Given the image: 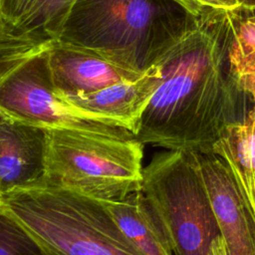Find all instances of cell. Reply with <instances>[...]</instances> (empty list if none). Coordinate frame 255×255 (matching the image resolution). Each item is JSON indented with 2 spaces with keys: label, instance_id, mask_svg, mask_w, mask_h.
Masks as SVG:
<instances>
[{
  "label": "cell",
  "instance_id": "obj_9",
  "mask_svg": "<svg viewBox=\"0 0 255 255\" xmlns=\"http://www.w3.org/2000/svg\"><path fill=\"white\" fill-rule=\"evenodd\" d=\"M47 134L43 128L13 119L0 123V199L42 182Z\"/></svg>",
  "mask_w": 255,
  "mask_h": 255
},
{
  "label": "cell",
  "instance_id": "obj_1",
  "mask_svg": "<svg viewBox=\"0 0 255 255\" xmlns=\"http://www.w3.org/2000/svg\"><path fill=\"white\" fill-rule=\"evenodd\" d=\"M228 10L200 16L157 63L160 79L138 121L135 139L172 150L211 151L250 108L229 66Z\"/></svg>",
  "mask_w": 255,
  "mask_h": 255
},
{
  "label": "cell",
  "instance_id": "obj_7",
  "mask_svg": "<svg viewBox=\"0 0 255 255\" xmlns=\"http://www.w3.org/2000/svg\"><path fill=\"white\" fill-rule=\"evenodd\" d=\"M201 174L228 255H255V221L233 176L212 151H189Z\"/></svg>",
  "mask_w": 255,
  "mask_h": 255
},
{
  "label": "cell",
  "instance_id": "obj_18",
  "mask_svg": "<svg viewBox=\"0 0 255 255\" xmlns=\"http://www.w3.org/2000/svg\"><path fill=\"white\" fill-rule=\"evenodd\" d=\"M208 255H228L224 240L221 235H218L210 244Z\"/></svg>",
  "mask_w": 255,
  "mask_h": 255
},
{
  "label": "cell",
  "instance_id": "obj_6",
  "mask_svg": "<svg viewBox=\"0 0 255 255\" xmlns=\"http://www.w3.org/2000/svg\"><path fill=\"white\" fill-rule=\"evenodd\" d=\"M48 45L0 81V112L43 128H68L135 139L134 133L120 123L84 114L57 95L48 64Z\"/></svg>",
  "mask_w": 255,
  "mask_h": 255
},
{
  "label": "cell",
  "instance_id": "obj_12",
  "mask_svg": "<svg viewBox=\"0 0 255 255\" xmlns=\"http://www.w3.org/2000/svg\"><path fill=\"white\" fill-rule=\"evenodd\" d=\"M142 255H173L162 227L141 190L121 200H100Z\"/></svg>",
  "mask_w": 255,
  "mask_h": 255
},
{
  "label": "cell",
  "instance_id": "obj_16",
  "mask_svg": "<svg viewBox=\"0 0 255 255\" xmlns=\"http://www.w3.org/2000/svg\"><path fill=\"white\" fill-rule=\"evenodd\" d=\"M40 0H0V19L8 31L24 21Z\"/></svg>",
  "mask_w": 255,
  "mask_h": 255
},
{
  "label": "cell",
  "instance_id": "obj_21",
  "mask_svg": "<svg viewBox=\"0 0 255 255\" xmlns=\"http://www.w3.org/2000/svg\"><path fill=\"white\" fill-rule=\"evenodd\" d=\"M7 119H9L6 115H4L3 113H1L0 112V123H2V122H4V121H6Z\"/></svg>",
  "mask_w": 255,
  "mask_h": 255
},
{
  "label": "cell",
  "instance_id": "obj_20",
  "mask_svg": "<svg viewBox=\"0 0 255 255\" xmlns=\"http://www.w3.org/2000/svg\"><path fill=\"white\" fill-rule=\"evenodd\" d=\"M6 32H9V31H8L7 27L5 26V24L2 22V20L0 19V36L3 35V34L6 33Z\"/></svg>",
  "mask_w": 255,
  "mask_h": 255
},
{
  "label": "cell",
  "instance_id": "obj_14",
  "mask_svg": "<svg viewBox=\"0 0 255 255\" xmlns=\"http://www.w3.org/2000/svg\"><path fill=\"white\" fill-rule=\"evenodd\" d=\"M0 255H53L6 210L1 200Z\"/></svg>",
  "mask_w": 255,
  "mask_h": 255
},
{
  "label": "cell",
  "instance_id": "obj_2",
  "mask_svg": "<svg viewBox=\"0 0 255 255\" xmlns=\"http://www.w3.org/2000/svg\"><path fill=\"white\" fill-rule=\"evenodd\" d=\"M197 20L173 0H76L57 40L142 75Z\"/></svg>",
  "mask_w": 255,
  "mask_h": 255
},
{
  "label": "cell",
  "instance_id": "obj_17",
  "mask_svg": "<svg viewBox=\"0 0 255 255\" xmlns=\"http://www.w3.org/2000/svg\"><path fill=\"white\" fill-rule=\"evenodd\" d=\"M192 16H200L214 10H233L241 6L238 0H173Z\"/></svg>",
  "mask_w": 255,
  "mask_h": 255
},
{
  "label": "cell",
  "instance_id": "obj_11",
  "mask_svg": "<svg viewBox=\"0 0 255 255\" xmlns=\"http://www.w3.org/2000/svg\"><path fill=\"white\" fill-rule=\"evenodd\" d=\"M211 151L231 172L255 221V101L250 102V108L240 122L225 128Z\"/></svg>",
  "mask_w": 255,
  "mask_h": 255
},
{
  "label": "cell",
  "instance_id": "obj_10",
  "mask_svg": "<svg viewBox=\"0 0 255 255\" xmlns=\"http://www.w3.org/2000/svg\"><path fill=\"white\" fill-rule=\"evenodd\" d=\"M159 79V69L155 65L136 80L123 81L90 94L61 99L84 114L120 123L135 133L141 114Z\"/></svg>",
  "mask_w": 255,
  "mask_h": 255
},
{
  "label": "cell",
  "instance_id": "obj_13",
  "mask_svg": "<svg viewBox=\"0 0 255 255\" xmlns=\"http://www.w3.org/2000/svg\"><path fill=\"white\" fill-rule=\"evenodd\" d=\"M75 2L76 0H40L31 14L9 33L37 44L55 41Z\"/></svg>",
  "mask_w": 255,
  "mask_h": 255
},
{
  "label": "cell",
  "instance_id": "obj_19",
  "mask_svg": "<svg viewBox=\"0 0 255 255\" xmlns=\"http://www.w3.org/2000/svg\"><path fill=\"white\" fill-rule=\"evenodd\" d=\"M241 5L246 6V7H253L255 6V0H238Z\"/></svg>",
  "mask_w": 255,
  "mask_h": 255
},
{
  "label": "cell",
  "instance_id": "obj_8",
  "mask_svg": "<svg viewBox=\"0 0 255 255\" xmlns=\"http://www.w3.org/2000/svg\"><path fill=\"white\" fill-rule=\"evenodd\" d=\"M55 92L60 98L82 96L142 75L123 69L78 47L52 41L47 47Z\"/></svg>",
  "mask_w": 255,
  "mask_h": 255
},
{
  "label": "cell",
  "instance_id": "obj_22",
  "mask_svg": "<svg viewBox=\"0 0 255 255\" xmlns=\"http://www.w3.org/2000/svg\"><path fill=\"white\" fill-rule=\"evenodd\" d=\"M0 200H1V199H0Z\"/></svg>",
  "mask_w": 255,
  "mask_h": 255
},
{
  "label": "cell",
  "instance_id": "obj_15",
  "mask_svg": "<svg viewBox=\"0 0 255 255\" xmlns=\"http://www.w3.org/2000/svg\"><path fill=\"white\" fill-rule=\"evenodd\" d=\"M48 44H37L28 39L13 36L9 32L1 35L0 81L30 57L46 48Z\"/></svg>",
  "mask_w": 255,
  "mask_h": 255
},
{
  "label": "cell",
  "instance_id": "obj_3",
  "mask_svg": "<svg viewBox=\"0 0 255 255\" xmlns=\"http://www.w3.org/2000/svg\"><path fill=\"white\" fill-rule=\"evenodd\" d=\"M6 210L53 255H142L100 200L39 183L1 197Z\"/></svg>",
  "mask_w": 255,
  "mask_h": 255
},
{
  "label": "cell",
  "instance_id": "obj_4",
  "mask_svg": "<svg viewBox=\"0 0 255 255\" xmlns=\"http://www.w3.org/2000/svg\"><path fill=\"white\" fill-rule=\"evenodd\" d=\"M45 174L41 183L97 200H121L142 184L143 144L68 128H45Z\"/></svg>",
  "mask_w": 255,
  "mask_h": 255
},
{
  "label": "cell",
  "instance_id": "obj_5",
  "mask_svg": "<svg viewBox=\"0 0 255 255\" xmlns=\"http://www.w3.org/2000/svg\"><path fill=\"white\" fill-rule=\"evenodd\" d=\"M140 190L174 255H208L220 229L189 151L167 149L154 154L143 167Z\"/></svg>",
  "mask_w": 255,
  "mask_h": 255
}]
</instances>
